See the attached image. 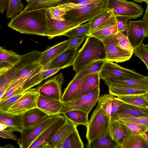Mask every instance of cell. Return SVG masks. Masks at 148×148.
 Instances as JSON below:
<instances>
[{
  "label": "cell",
  "mask_w": 148,
  "mask_h": 148,
  "mask_svg": "<svg viewBox=\"0 0 148 148\" xmlns=\"http://www.w3.org/2000/svg\"><path fill=\"white\" fill-rule=\"evenodd\" d=\"M42 53L35 50L20 56L19 61L4 74L10 80L9 88L20 84L23 92L26 91L31 78L43 68L39 62Z\"/></svg>",
  "instance_id": "6da1fadb"
},
{
  "label": "cell",
  "mask_w": 148,
  "mask_h": 148,
  "mask_svg": "<svg viewBox=\"0 0 148 148\" xmlns=\"http://www.w3.org/2000/svg\"><path fill=\"white\" fill-rule=\"evenodd\" d=\"M48 16L46 8L22 11L11 19L8 26L21 33L46 36Z\"/></svg>",
  "instance_id": "7a4b0ae2"
},
{
  "label": "cell",
  "mask_w": 148,
  "mask_h": 148,
  "mask_svg": "<svg viewBox=\"0 0 148 148\" xmlns=\"http://www.w3.org/2000/svg\"><path fill=\"white\" fill-rule=\"evenodd\" d=\"M101 60H106L102 42L95 37L88 36L77 53L72 65L73 69L77 73L90 64Z\"/></svg>",
  "instance_id": "3957f363"
},
{
  "label": "cell",
  "mask_w": 148,
  "mask_h": 148,
  "mask_svg": "<svg viewBox=\"0 0 148 148\" xmlns=\"http://www.w3.org/2000/svg\"><path fill=\"white\" fill-rule=\"evenodd\" d=\"M108 0L89 4L84 7L69 10L64 15L65 20L81 24L88 22L103 12L107 8Z\"/></svg>",
  "instance_id": "277c9868"
},
{
  "label": "cell",
  "mask_w": 148,
  "mask_h": 148,
  "mask_svg": "<svg viewBox=\"0 0 148 148\" xmlns=\"http://www.w3.org/2000/svg\"><path fill=\"white\" fill-rule=\"evenodd\" d=\"M110 122L101 107L97 104L86 127V137L88 142L99 137L108 130Z\"/></svg>",
  "instance_id": "5b68a950"
},
{
  "label": "cell",
  "mask_w": 148,
  "mask_h": 148,
  "mask_svg": "<svg viewBox=\"0 0 148 148\" xmlns=\"http://www.w3.org/2000/svg\"><path fill=\"white\" fill-rule=\"evenodd\" d=\"M107 8L111 9L115 16H122L130 20L140 17L144 11L140 5L126 0H108Z\"/></svg>",
  "instance_id": "8992f818"
},
{
  "label": "cell",
  "mask_w": 148,
  "mask_h": 148,
  "mask_svg": "<svg viewBox=\"0 0 148 148\" xmlns=\"http://www.w3.org/2000/svg\"><path fill=\"white\" fill-rule=\"evenodd\" d=\"M100 91L99 86H97L79 98L63 103L65 107L62 114L74 109L80 110L89 114L97 101Z\"/></svg>",
  "instance_id": "52a82bcc"
},
{
  "label": "cell",
  "mask_w": 148,
  "mask_h": 148,
  "mask_svg": "<svg viewBox=\"0 0 148 148\" xmlns=\"http://www.w3.org/2000/svg\"><path fill=\"white\" fill-rule=\"evenodd\" d=\"M39 95L37 88H31L24 92L23 95L11 106L6 112L15 115H21L27 111L36 108Z\"/></svg>",
  "instance_id": "ba28073f"
},
{
  "label": "cell",
  "mask_w": 148,
  "mask_h": 148,
  "mask_svg": "<svg viewBox=\"0 0 148 148\" xmlns=\"http://www.w3.org/2000/svg\"><path fill=\"white\" fill-rule=\"evenodd\" d=\"M65 121L66 119L64 116L60 114L54 116L51 122L28 148H46L48 143Z\"/></svg>",
  "instance_id": "9c48e42d"
},
{
  "label": "cell",
  "mask_w": 148,
  "mask_h": 148,
  "mask_svg": "<svg viewBox=\"0 0 148 148\" xmlns=\"http://www.w3.org/2000/svg\"><path fill=\"white\" fill-rule=\"evenodd\" d=\"M54 116H50L31 127L23 128L17 143L20 148H28L43 130L51 122Z\"/></svg>",
  "instance_id": "30bf717a"
},
{
  "label": "cell",
  "mask_w": 148,
  "mask_h": 148,
  "mask_svg": "<svg viewBox=\"0 0 148 148\" xmlns=\"http://www.w3.org/2000/svg\"><path fill=\"white\" fill-rule=\"evenodd\" d=\"M100 79L105 78L128 77L143 79L145 76L136 72L134 70L122 67L113 62L106 60L99 72Z\"/></svg>",
  "instance_id": "8fae6325"
},
{
  "label": "cell",
  "mask_w": 148,
  "mask_h": 148,
  "mask_svg": "<svg viewBox=\"0 0 148 148\" xmlns=\"http://www.w3.org/2000/svg\"><path fill=\"white\" fill-rule=\"evenodd\" d=\"M64 81L62 73L58 74L37 87L39 95L52 99L60 101L62 95V87Z\"/></svg>",
  "instance_id": "7c38bea8"
},
{
  "label": "cell",
  "mask_w": 148,
  "mask_h": 148,
  "mask_svg": "<svg viewBox=\"0 0 148 148\" xmlns=\"http://www.w3.org/2000/svg\"><path fill=\"white\" fill-rule=\"evenodd\" d=\"M115 34L101 40L104 47L106 60L116 62H125L129 60L132 55L124 51L117 46L115 40Z\"/></svg>",
  "instance_id": "4fadbf2b"
},
{
  "label": "cell",
  "mask_w": 148,
  "mask_h": 148,
  "mask_svg": "<svg viewBox=\"0 0 148 148\" xmlns=\"http://www.w3.org/2000/svg\"><path fill=\"white\" fill-rule=\"evenodd\" d=\"M127 36L133 49L142 43L144 39L148 36V22L143 19L130 21Z\"/></svg>",
  "instance_id": "5bb4252c"
},
{
  "label": "cell",
  "mask_w": 148,
  "mask_h": 148,
  "mask_svg": "<svg viewBox=\"0 0 148 148\" xmlns=\"http://www.w3.org/2000/svg\"><path fill=\"white\" fill-rule=\"evenodd\" d=\"M78 48H67L44 67V70L61 69L73 65Z\"/></svg>",
  "instance_id": "9a60e30c"
},
{
  "label": "cell",
  "mask_w": 148,
  "mask_h": 148,
  "mask_svg": "<svg viewBox=\"0 0 148 148\" xmlns=\"http://www.w3.org/2000/svg\"><path fill=\"white\" fill-rule=\"evenodd\" d=\"M48 22L46 36L49 39L63 35L65 32L82 24L79 23L73 22L65 20L62 21L53 20L48 15Z\"/></svg>",
  "instance_id": "2e32d148"
},
{
  "label": "cell",
  "mask_w": 148,
  "mask_h": 148,
  "mask_svg": "<svg viewBox=\"0 0 148 148\" xmlns=\"http://www.w3.org/2000/svg\"><path fill=\"white\" fill-rule=\"evenodd\" d=\"M65 107L63 103L60 101L52 99L39 95L38 98L36 108L49 116L62 114Z\"/></svg>",
  "instance_id": "e0dca14e"
},
{
  "label": "cell",
  "mask_w": 148,
  "mask_h": 148,
  "mask_svg": "<svg viewBox=\"0 0 148 148\" xmlns=\"http://www.w3.org/2000/svg\"><path fill=\"white\" fill-rule=\"evenodd\" d=\"M148 116V109L123 103L111 117V121L135 116Z\"/></svg>",
  "instance_id": "ac0fdd59"
},
{
  "label": "cell",
  "mask_w": 148,
  "mask_h": 148,
  "mask_svg": "<svg viewBox=\"0 0 148 148\" xmlns=\"http://www.w3.org/2000/svg\"><path fill=\"white\" fill-rule=\"evenodd\" d=\"M65 119V123L59 129L48 143L46 148H60L61 145L70 133L77 129V125Z\"/></svg>",
  "instance_id": "d6986e66"
},
{
  "label": "cell",
  "mask_w": 148,
  "mask_h": 148,
  "mask_svg": "<svg viewBox=\"0 0 148 148\" xmlns=\"http://www.w3.org/2000/svg\"><path fill=\"white\" fill-rule=\"evenodd\" d=\"M92 74L82 77L75 75L65 89L60 101L64 103L76 99L80 91L83 82Z\"/></svg>",
  "instance_id": "ffe728a7"
},
{
  "label": "cell",
  "mask_w": 148,
  "mask_h": 148,
  "mask_svg": "<svg viewBox=\"0 0 148 148\" xmlns=\"http://www.w3.org/2000/svg\"><path fill=\"white\" fill-rule=\"evenodd\" d=\"M102 79L108 86L111 84H116L148 89V76L143 79L113 77L105 78Z\"/></svg>",
  "instance_id": "44dd1931"
},
{
  "label": "cell",
  "mask_w": 148,
  "mask_h": 148,
  "mask_svg": "<svg viewBox=\"0 0 148 148\" xmlns=\"http://www.w3.org/2000/svg\"><path fill=\"white\" fill-rule=\"evenodd\" d=\"M89 21L90 25L89 34L105 26L116 24V17L112 10L108 8Z\"/></svg>",
  "instance_id": "7402d4cb"
},
{
  "label": "cell",
  "mask_w": 148,
  "mask_h": 148,
  "mask_svg": "<svg viewBox=\"0 0 148 148\" xmlns=\"http://www.w3.org/2000/svg\"><path fill=\"white\" fill-rule=\"evenodd\" d=\"M49 116L37 108L31 109L21 115L23 127L24 128L31 127L38 124Z\"/></svg>",
  "instance_id": "603a6c76"
},
{
  "label": "cell",
  "mask_w": 148,
  "mask_h": 148,
  "mask_svg": "<svg viewBox=\"0 0 148 148\" xmlns=\"http://www.w3.org/2000/svg\"><path fill=\"white\" fill-rule=\"evenodd\" d=\"M69 39L50 47L42 52L40 63L45 67L51 61L60 55L68 47Z\"/></svg>",
  "instance_id": "cb8c5ba5"
},
{
  "label": "cell",
  "mask_w": 148,
  "mask_h": 148,
  "mask_svg": "<svg viewBox=\"0 0 148 148\" xmlns=\"http://www.w3.org/2000/svg\"><path fill=\"white\" fill-rule=\"evenodd\" d=\"M130 132L127 127L119 121H111L109 128V135L120 146Z\"/></svg>",
  "instance_id": "d4e9b609"
},
{
  "label": "cell",
  "mask_w": 148,
  "mask_h": 148,
  "mask_svg": "<svg viewBox=\"0 0 148 148\" xmlns=\"http://www.w3.org/2000/svg\"><path fill=\"white\" fill-rule=\"evenodd\" d=\"M108 86L109 93L117 97L142 94L148 92V89L119 85L111 84Z\"/></svg>",
  "instance_id": "484cf974"
},
{
  "label": "cell",
  "mask_w": 148,
  "mask_h": 148,
  "mask_svg": "<svg viewBox=\"0 0 148 148\" xmlns=\"http://www.w3.org/2000/svg\"><path fill=\"white\" fill-rule=\"evenodd\" d=\"M120 148H148V141L142 135L135 134L130 132L124 139Z\"/></svg>",
  "instance_id": "4316f807"
},
{
  "label": "cell",
  "mask_w": 148,
  "mask_h": 148,
  "mask_svg": "<svg viewBox=\"0 0 148 148\" xmlns=\"http://www.w3.org/2000/svg\"><path fill=\"white\" fill-rule=\"evenodd\" d=\"M21 115H15L0 112V123L7 125V129L9 130L21 133L23 129Z\"/></svg>",
  "instance_id": "83f0119b"
},
{
  "label": "cell",
  "mask_w": 148,
  "mask_h": 148,
  "mask_svg": "<svg viewBox=\"0 0 148 148\" xmlns=\"http://www.w3.org/2000/svg\"><path fill=\"white\" fill-rule=\"evenodd\" d=\"M87 148H120V146L114 141L110 136L109 129L105 133L86 145Z\"/></svg>",
  "instance_id": "f1b7e54d"
},
{
  "label": "cell",
  "mask_w": 148,
  "mask_h": 148,
  "mask_svg": "<svg viewBox=\"0 0 148 148\" xmlns=\"http://www.w3.org/2000/svg\"><path fill=\"white\" fill-rule=\"evenodd\" d=\"M116 98L124 103L148 109V92L142 94L118 97Z\"/></svg>",
  "instance_id": "f546056e"
},
{
  "label": "cell",
  "mask_w": 148,
  "mask_h": 148,
  "mask_svg": "<svg viewBox=\"0 0 148 148\" xmlns=\"http://www.w3.org/2000/svg\"><path fill=\"white\" fill-rule=\"evenodd\" d=\"M65 118L74 124L82 125L86 127L88 122L89 114L83 111L74 109L69 110L62 114Z\"/></svg>",
  "instance_id": "4dcf8cb0"
},
{
  "label": "cell",
  "mask_w": 148,
  "mask_h": 148,
  "mask_svg": "<svg viewBox=\"0 0 148 148\" xmlns=\"http://www.w3.org/2000/svg\"><path fill=\"white\" fill-rule=\"evenodd\" d=\"M100 79L99 72L92 74L83 82L80 91L76 99L88 93L95 87L99 86Z\"/></svg>",
  "instance_id": "1f68e13d"
},
{
  "label": "cell",
  "mask_w": 148,
  "mask_h": 148,
  "mask_svg": "<svg viewBox=\"0 0 148 148\" xmlns=\"http://www.w3.org/2000/svg\"><path fill=\"white\" fill-rule=\"evenodd\" d=\"M84 147V143L77 128L70 133L60 148H83Z\"/></svg>",
  "instance_id": "d6a6232c"
},
{
  "label": "cell",
  "mask_w": 148,
  "mask_h": 148,
  "mask_svg": "<svg viewBox=\"0 0 148 148\" xmlns=\"http://www.w3.org/2000/svg\"><path fill=\"white\" fill-rule=\"evenodd\" d=\"M90 23H88L79 26L65 32L63 35L66 36L69 38L75 37H87L89 34L90 29Z\"/></svg>",
  "instance_id": "836d02e7"
},
{
  "label": "cell",
  "mask_w": 148,
  "mask_h": 148,
  "mask_svg": "<svg viewBox=\"0 0 148 148\" xmlns=\"http://www.w3.org/2000/svg\"><path fill=\"white\" fill-rule=\"evenodd\" d=\"M106 60H101L95 61L76 73L75 75L79 77H82L89 74L99 73Z\"/></svg>",
  "instance_id": "e575fe53"
},
{
  "label": "cell",
  "mask_w": 148,
  "mask_h": 148,
  "mask_svg": "<svg viewBox=\"0 0 148 148\" xmlns=\"http://www.w3.org/2000/svg\"><path fill=\"white\" fill-rule=\"evenodd\" d=\"M117 32L116 24L111 25L97 29L90 33L88 36L93 37L101 40Z\"/></svg>",
  "instance_id": "d590c367"
},
{
  "label": "cell",
  "mask_w": 148,
  "mask_h": 148,
  "mask_svg": "<svg viewBox=\"0 0 148 148\" xmlns=\"http://www.w3.org/2000/svg\"><path fill=\"white\" fill-rule=\"evenodd\" d=\"M24 7L21 0H9L6 8L7 17L12 18L21 12Z\"/></svg>",
  "instance_id": "8d00e7d4"
},
{
  "label": "cell",
  "mask_w": 148,
  "mask_h": 148,
  "mask_svg": "<svg viewBox=\"0 0 148 148\" xmlns=\"http://www.w3.org/2000/svg\"><path fill=\"white\" fill-rule=\"evenodd\" d=\"M115 40L117 46L124 51L133 54V48L127 36L117 32L114 34Z\"/></svg>",
  "instance_id": "74e56055"
},
{
  "label": "cell",
  "mask_w": 148,
  "mask_h": 148,
  "mask_svg": "<svg viewBox=\"0 0 148 148\" xmlns=\"http://www.w3.org/2000/svg\"><path fill=\"white\" fill-rule=\"evenodd\" d=\"M114 97L110 93L104 94L99 96L97 100L98 104L101 107L110 121L112 101Z\"/></svg>",
  "instance_id": "f35d334b"
},
{
  "label": "cell",
  "mask_w": 148,
  "mask_h": 148,
  "mask_svg": "<svg viewBox=\"0 0 148 148\" xmlns=\"http://www.w3.org/2000/svg\"><path fill=\"white\" fill-rule=\"evenodd\" d=\"M20 56L12 51L0 47V62H8L14 64L19 61Z\"/></svg>",
  "instance_id": "ab89813d"
},
{
  "label": "cell",
  "mask_w": 148,
  "mask_h": 148,
  "mask_svg": "<svg viewBox=\"0 0 148 148\" xmlns=\"http://www.w3.org/2000/svg\"><path fill=\"white\" fill-rule=\"evenodd\" d=\"M68 10L64 8L57 5L47 9L48 14L51 19L58 21L65 20L64 15Z\"/></svg>",
  "instance_id": "60d3db41"
},
{
  "label": "cell",
  "mask_w": 148,
  "mask_h": 148,
  "mask_svg": "<svg viewBox=\"0 0 148 148\" xmlns=\"http://www.w3.org/2000/svg\"><path fill=\"white\" fill-rule=\"evenodd\" d=\"M148 45L141 43L133 49V52L145 64L148 69Z\"/></svg>",
  "instance_id": "b9f144b4"
},
{
  "label": "cell",
  "mask_w": 148,
  "mask_h": 148,
  "mask_svg": "<svg viewBox=\"0 0 148 148\" xmlns=\"http://www.w3.org/2000/svg\"><path fill=\"white\" fill-rule=\"evenodd\" d=\"M119 121L126 126L132 133L142 135L143 133L148 130L147 126L121 120Z\"/></svg>",
  "instance_id": "7bdbcfd3"
},
{
  "label": "cell",
  "mask_w": 148,
  "mask_h": 148,
  "mask_svg": "<svg viewBox=\"0 0 148 148\" xmlns=\"http://www.w3.org/2000/svg\"><path fill=\"white\" fill-rule=\"evenodd\" d=\"M22 86L18 84L9 88L0 100V102H3L15 95L23 92Z\"/></svg>",
  "instance_id": "ee69618b"
},
{
  "label": "cell",
  "mask_w": 148,
  "mask_h": 148,
  "mask_svg": "<svg viewBox=\"0 0 148 148\" xmlns=\"http://www.w3.org/2000/svg\"><path fill=\"white\" fill-rule=\"evenodd\" d=\"M24 93L15 95L3 102H0V112L6 113L9 108L23 95Z\"/></svg>",
  "instance_id": "f6af8a7d"
},
{
  "label": "cell",
  "mask_w": 148,
  "mask_h": 148,
  "mask_svg": "<svg viewBox=\"0 0 148 148\" xmlns=\"http://www.w3.org/2000/svg\"><path fill=\"white\" fill-rule=\"evenodd\" d=\"M101 1V0H87L78 4L66 3L58 5L64 7L68 11L71 9L81 8L89 4L99 2Z\"/></svg>",
  "instance_id": "bcb514c9"
},
{
  "label": "cell",
  "mask_w": 148,
  "mask_h": 148,
  "mask_svg": "<svg viewBox=\"0 0 148 148\" xmlns=\"http://www.w3.org/2000/svg\"><path fill=\"white\" fill-rule=\"evenodd\" d=\"M115 17L117 32H121L127 36L128 19L122 16Z\"/></svg>",
  "instance_id": "7dc6e473"
},
{
  "label": "cell",
  "mask_w": 148,
  "mask_h": 148,
  "mask_svg": "<svg viewBox=\"0 0 148 148\" xmlns=\"http://www.w3.org/2000/svg\"><path fill=\"white\" fill-rule=\"evenodd\" d=\"M119 120L141 124L148 126V116L126 118Z\"/></svg>",
  "instance_id": "c3c4849f"
},
{
  "label": "cell",
  "mask_w": 148,
  "mask_h": 148,
  "mask_svg": "<svg viewBox=\"0 0 148 148\" xmlns=\"http://www.w3.org/2000/svg\"><path fill=\"white\" fill-rule=\"evenodd\" d=\"M49 0H33L28 2L23 10L26 11L38 9L39 7Z\"/></svg>",
  "instance_id": "681fc988"
},
{
  "label": "cell",
  "mask_w": 148,
  "mask_h": 148,
  "mask_svg": "<svg viewBox=\"0 0 148 148\" xmlns=\"http://www.w3.org/2000/svg\"><path fill=\"white\" fill-rule=\"evenodd\" d=\"M4 74L0 76V100L8 88L10 83V80Z\"/></svg>",
  "instance_id": "f907efd6"
},
{
  "label": "cell",
  "mask_w": 148,
  "mask_h": 148,
  "mask_svg": "<svg viewBox=\"0 0 148 148\" xmlns=\"http://www.w3.org/2000/svg\"><path fill=\"white\" fill-rule=\"evenodd\" d=\"M85 36L70 38L68 48H78L84 41Z\"/></svg>",
  "instance_id": "816d5d0a"
},
{
  "label": "cell",
  "mask_w": 148,
  "mask_h": 148,
  "mask_svg": "<svg viewBox=\"0 0 148 148\" xmlns=\"http://www.w3.org/2000/svg\"><path fill=\"white\" fill-rule=\"evenodd\" d=\"M66 3H68L66 0H49L40 6L39 9L41 8L48 9L50 7L56 6L59 5Z\"/></svg>",
  "instance_id": "f5cc1de1"
},
{
  "label": "cell",
  "mask_w": 148,
  "mask_h": 148,
  "mask_svg": "<svg viewBox=\"0 0 148 148\" xmlns=\"http://www.w3.org/2000/svg\"><path fill=\"white\" fill-rule=\"evenodd\" d=\"M13 132L8 129L0 131V137L14 140H17L16 136L13 133Z\"/></svg>",
  "instance_id": "db71d44e"
},
{
  "label": "cell",
  "mask_w": 148,
  "mask_h": 148,
  "mask_svg": "<svg viewBox=\"0 0 148 148\" xmlns=\"http://www.w3.org/2000/svg\"><path fill=\"white\" fill-rule=\"evenodd\" d=\"M124 103L114 97L112 101L111 117L119 107Z\"/></svg>",
  "instance_id": "11a10c76"
},
{
  "label": "cell",
  "mask_w": 148,
  "mask_h": 148,
  "mask_svg": "<svg viewBox=\"0 0 148 148\" xmlns=\"http://www.w3.org/2000/svg\"><path fill=\"white\" fill-rule=\"evenodd\" d=\"M9 0H0V12L3 13L6 8Z\"/></svg>",
  "instance_id": "9f6ffc18"
},
{
  "label": "cell",
  "mask_w": 148,
  "mask_h": 148,
  "mask_svg": "<svg viewBox=\"0 0 148 148\" xmlns=\"http://www.w3.org/2000/svg\"><path fill=\"white\" fill-rule=\"evenodd\" d=\"M13 65L9 62H0V69L4 68H10Z\"/></svg>",
  "instance_id": "6f0895ef"
},
{
  "label": "cell",
  "mask_w": 148,
  "mask_h": 148,
  "mask_svg": "<svg viewBox=\"0 0 148 148\" xmlns=\"http://www.w3.org/2000/svg\"><path fill=\"white\" fill-rule=\"evenodd\" d=\"M68 3L74 4H78L85 1L87 0H66Z\"/></svg>",
  "instance_id": "680465c9"
},
{
  "label": "cell",
  "mask_w": 148,
  "mask_h": 148,
  "mask_svg": "<svg viewBox=\"0 0 148 148\" xmlns=\"http://www.w3.org/2000/svg\"><path fill=\"white\" fill-rule=\"evenodd\" d=\"M148 4H147L146 9L145 12V14L143 16V20L148 22Z\"/></svg>",
  "instance_id": "91938a15"
},
{
  "label": "cell",
  "mask_w": 148,
  "mask_h": 148,
  "mask_svg": "<svg viewBox=\"0 0 148 148\" xmlns=\"http://www.w3.org/2000/svg\"><path fill=\"white\" fill-rule=\"evenodd\" d=\"M8 126L7 125L1 123H0V131H2L7 128L8 129Z\"/></svg>",
  "instance_id": "94428289"
},
{
  "label": "cell",
  "mask_w": 148,
  "mask_h": 148,
  "mask_svg": "<svg viewBox=\"0 0 148 148\" xmlns=\"http://www.w3.org/2000/svg\"><path fill=\"white\" fill-rule=\"evenodd\" d=\"M10 68H4L0 69V73H5L7 72Z\"/></svg>",
  "instance_id": "6125c7cd"
},
{
  "label": "cell",
  "mask_w": 148,
  "mask_h": 148,
  "mask_svg": "<svg viewBox=\"0 0 148 148\" xmlns=\"http://www.w3.org/2000/svg\"><path fill=\"white\" fill-rule=\"evenodd\" d=\"M136 2L138 3H142L143 2H145L147 4H148V0H133Z\"/></svg>",
  "instance_id": "be15d7a7"
},
{
  "label": "cell",
  "mask_w": 148,
  "mask_h": 148,
  "mask_svg": "<svg viewBox=\"0 0 148 148\" xmlns=\"http://www.w3.org/2000/svg\"><path fill=\"white\" fill-rule=\"evenodd\" d=\"M32 0H26L28 2H29L31 1H32Z\"/></svg>",
  "instance_id": "e7e4bbea"
},
{
  "label": "cell",
  "mask_w": 148,
  "mask_h": 148,
  "mask_svg": "<svg viewBox=\"0 0 148 148\" xmlns=\"http://www.w3.org/2000/svg\"><path fill=\"white\" fill-rule=\"evenodd\" d=\"M4 74V73H3ZM3 73H0V76L1 75H2L3 74Z\"/></svg>",
  "instance_id": "03108f58"
},
{
  "label": "cell",
  "mask_w": 148,
  "mask_h": 148,
  "mask_svg": "<svg viewBox=\"0 0 148 148\" xmlns=\"http://www.w3.org/2000/svg\"><path fill=\"white\" fill-rule=\"evenodd\" d=\"M2 148V147H0V148Z\"/></svg>",
  "instance_id": "003e7915"
}]
</instances>
